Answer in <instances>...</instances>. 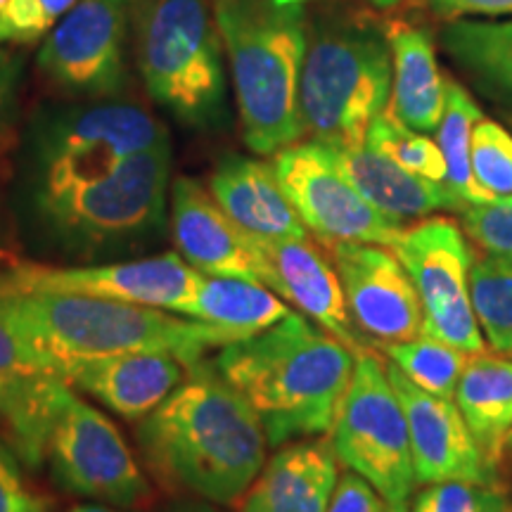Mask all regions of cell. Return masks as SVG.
Wrapping results in <instances>:
<instances>
[{
	"mask_svg": "<svg viewBox=\"0 0 512 512\" xmlns=\"http://www.w3.org/2000/svg\"><path fill=\"white\" fill-rule=\"evenodd\" d=\"M138 441L162 482L211 503L238 501L266 465L268 439L252 403L202 363L143 418Z\"/></svg>",
	"mask_w": 512,
	"mask_h": 512,
	"instance_id": "cell-1",
	"label": "cell"
},
{
	"mask_svg": "<svg viewBox=\"0 0 512 512\" xmlns=\"http://www.w3.org/2000/svg\"><path fill=\"white\" fill-rule=\"evenodd\" d=\"M356 351L304 313L221 349L216 368L252 403L271 446L320 437L335 425Z\"/></svg>",
	"mask_w": 512,
	"mask_h": 512,
	"instance_id": "cell-2",
	"label": "cell"
},
{
	"mask_svg": "<svg viewBox=\"0 0 512 512\" xmlns=\"http://www.w3.org/2000/svg\"><path fill=\"white\" fill-rule=\"evenodd\" d=\"M0 297L31 347L64 380L81 363L150 351L171 354L195 366L207 349L238 342L233 332L152 306L86 294L17 290L3 280Z\"/></svg>",
	"mask_w": 512,
	"mask_h": 512,
	"instance_id": "cell-3",
	"label": "cell"
},
{
	"mask_svg": "<svg viewBox=\"0 0 512 512\" xmlns=\"http://www.w3.org/2000/svg\"><path fill=\"white\" fill-rule=\"evenodd\" d=\"M223 48L238 95L245 143L256 155H275L306 136L302 69L309 48L304 3L216 0Z\"/></svg>",
	"mask_w": 512,
	"mask_h": 512,
	"instance_id": "cell-4",
	"label": "cell"
},
{
	"mask_svg": "<svg viewBox=\"0 0 512 512\" xmlns=\"http://www.w3.org/2000/svg\"><path fill=\"white\" fill-rule=\"evenodd\" d=\"M389 36L366 19H339L309 31L302 69L304 131L316 143L363 145L392 98Z\"/></svg>",
	"mask_w": 512,
	"mask_h": 512,
	"instance_id": "cell-5",
	"label": "cell"
},
{
	"mask_svg": "<svg viewBox=\"0 0 512 512\" xmlns=\"http://www.w3.org/2000/svg\"><path fill=\"white\" fill-rule=\"evenodd\" d=\"M133 24L138 67L152 98L188 124L219 119L223 38L207 0H133Z\"/></svg>",
	"mask_w": 512,
	"mask_h": 512,
	"instance_id": "cell-6",
	"label": "cell"
},
{
	"mask_svg": "<svg viewBox=\"0 0 512 512\" xmlns=\"http://www.w3.org/2000/svg\"><path fill=\"white\" fill-rule=\"evenodd\" d=\"M171 145L128 157L107 176L76 188L36 197L48 228L69 249H93L145 238L162 226Z\"/></svg>",
	"mask_w": 512,
	"mask_h": 512,
	"instance_id": "cell-7",
	"label": "cell"
},
{
	"mask_svg": "<svg viewBox=\"0 0 512 512\" xmlns=\"http://www.w3.org/2000/svg\"><path fill=\"white\" fill-rule=\"evenodd\" d=\"M330 434L339 463L373 484L387 503H408L418 479L406 413L387 363L368 349L356 356L354 377Z\"/></svg>",
	"mask_w": 512,
	"mask_h": 512,
	"instance_id": "cell-8",
	"label": "cell"
},
{
	"mask_svg": "<svg viewBox=\"0 0 512 512\" xmlns=\"http://www.w3.org/2000/svg\"><path fill=\"white\" fill-rule=\"evenodd\" d=\"M169 143V133L133 105L83 107L57 117L41 140L36 197L107 176L124 159Z\"/></svg>",
	"mask_w": 512,
	"mask_h": 512,
	"instance_id": "cell-9",
	"label": "cell"
},
{
	"mask_svg": "<svg viewBox=\"0 0 512 512\" xmlns=\"http://www.w3.org/2000/svg\"><path fill=\"white\" fill-rule=\"evenodd\" d=\"M411 275L422 304V332L463 349L486 351L470 299V271L475 252L463 226L446 216H427L403 228L392 247Z\"/></svg>",
	"mask_w": 512,
	"mask_h": 512,
	"instance_id": "cell-10",
	"label": "cell"
},
{
	"mask_svg": "<svg viewBox=\"0 0 512 512\" xmlns=\"http://www.w3.org/2000/svg\"><path fill=\"white\" fill-rule=\"evenodd\" d=\"M271 164L299 219L325 247L368 242L392 249L401 238L406 226L377 211L339 171L323 143L309 140L283 147Z\"/></svg>",
	"mask_w": 512,
	"mask_h": 512,
	"instance_id": "cell-11",
	"label": "cell"
},
{
	"mask_svg": "<svg viewBox=\"0 0 512 512\" xmlns=\"http://www.w3.org/2000/svg\"><path fill=\"white\" fill-rule=\"evenodd\" d=\"M46 458L57 482L72 494L119 508L150 498V484L114 422L83 401L74 387L62 396Z\"/></svg>",
	"mask_w": 512,
	"mask_h": 512,
	"instance_id": "cell-12",
	"label": "cell"
},
{
	"mask_svg": "<svg viewBox=\"0 0 512 512\" xmlns=\"http://www.w3.org/2000/svg\"><path fill=\"white\" fill-rule=\"evenodd\" d=\"M202 275L181 254H159L136 261L74 268L19 264L0 273V280L17 290L86 294L188 316Z\"/></svg>",
	"mask_w": 512,
	"mask_h": 512,
	"instance_id": "cell-13",
	"label": "cell"
},
{
	"mask_svg": "<svg viewBox=\"0 0 512 512\" xmlns=\"http://www.w3.org/2000/svg\"><path fill=\"white\" fill-rule=\"evenodd\" d=\"M133 0H79L50 31L38 67L57 86L105 95L124 86V43Z\"/></svg>",
	"mask_w": 512,
	"mask_h": 512,
	"instance_id": "cell-14",
	"label": "cell"
},
{
	"mask_svg": "<svg viewBox=\"0 0 512 512\" xmlns=\"http://www.w3.org/2000/svg\"><path fill=\"white\" fill-rule=\"evenodd\" d=\"M332 256L356 330L377 344L422 335V304L394 249L368 242H335Z\"/></svg>",
	"mask_w": 512,
	"mask_h": 512,
	"instance_id": "cell-15",
	"label": "cell"
},
{
	"mask_svg": "<svg viewBox=\"0 0 512 512\" xmlns=\"http://www.w3.org/2000/svg\"><path fill=\"white\" fill-rule=\"evenodd\" d=\"M67 389V380L31 347L0 297V422L31 467L48 456V439Z\"/></svg>",
	"mask_w": 512,
	"mask_h": 512,
	"instance_id": "cell-16",
	"label": "cell"
},
{
	"mask_svg": "<svg viewBox=\"0 0 512 512\" xmlns=\"http://www.w3.org/2000/svg\"><path fill=\"white\" fill-rule=\"evenodd\" d=\"M387 373L406 413L418 484L496 482V465L477 444L458 403L420 389L394 363H387Z\"/></svg>",
	"mask_w": 512,
	"mask_h": 512,
	"instance_id": "cell-17",
	"label": "cell"
},
{
	"mask_svg": "<svg viewBox=\"0 0 512 512\" xmlns=\"http://www.w3.org/2000/svg\"><path fill=\"white\" fill-rule=\"evenodd\" d=\"M171 230L178 252L195 271L249 280L273 290V271L264 249L195 178H178L171 188Z\"/></svg>",
	"mask_w": 512,
	"mask_h": 512,
	"instance_id": "cell-18",
	"label": "cell"
},
{
	"mask_svg": "<svg viewBox=\"0 0 512 512\" xmlns=\"http://www.w3.org/2000/svg\"><path fill=\"white\" fill-rule=\"evenodd\" d=\"M273 271V292L297 306L318 328L347 344L356 354L366 351V339L354 328L347 297L332 256L320 252L311 238L259 242Z\"/></svg>",
	"mask_w": 512,
	"mask_h": 512,
	"instance_id": "cell-19",
	"label": "cell"
},
{
	"mask_svg": "<svg viewBox=\"0 0 512 512\" xmlns=\"http://www.w3.org/2000/svg\"><path fill=\"white\" fill-rule=\"evenodd\" d=\"M330 441H290L268 460L245 491L240 512H328L339 484Z\"/></svg>",
	"mask_w": 512,
	"mask_h": 512,
	"instance_id": "cell-20",
	"label": "cell"
},
{
	"mask_svg": "<svg viewBox=\"0 0 512 512\" xmlns=\"http://www.w3.org/2000/svg\"><path fill=\"white\" fill-rule=\"evenodd\" d=\"M188 363L171 354H126L88 361L67 373L69 387L91 394L126 420H143L188 377Z\"/></svg>",
	"mask_w": 512,
	"mask_h": 512,
	"instance_id": "cell-21",
	"label": "cell"
},
{
	"mask_svg": "<svg viewBox=\"0 0 512 512\" xmlns=\"http://www.w3.org/2000/svg\"><path fill=\"white\" fill-rule=\"evenodd\" d=\"M209 192L256 242L309 238V228L287 200L273 164L230 157L211 174Z\"/></svg>",
	"mask_w": 512,
	"mask_h": 512,
	"instance_id": "cell-22",
	"label": "cell"
},
{
	"mask_svg": "<svg viewBox=\"0 0 512 512\" xmlns=\"http://www.w3.org/2000/svg\"><path fill=\"white\" fill-rule=\"evenodd\" d=\"M325 147L347 181L389 219L403 223L406 219H427L434 211L460 214L465 209L446 183L411 174L366 143Z\"/></svg>",
	"mask_w": 512,
	"mask_h": 512,
	"instance_id": "cell-23",
	"label": "cell"
},
{
	"mask_svg": "<svg viewBox=\"0 0 512 512\" xmlns=\"http://www.w3.org/2000/svg\"><path fill=\"white\" fill-rule=\"evenodd\" d=\"M387 36L394 67L392 98L387 107L415 131L434 133L444 114L446 79L439 69L430 31L394 24Z\"/></svg>",
	"mask_w": 512,
	"mask_h": 512,
	"instance_id": "cell-24",
	"label": "cell"
},
{
	"mask_svg": "<svg viewBox=\"0 0 512 512\" xmlns=\"http://www.w3.org/2000/svg\"><path fill=\"white\" fill-rule=\"evenodd\" d=\"M456 403L486 458L498 465L512 434V356L479 351L467 358Z\"/></svg>",
	"mask_w": 512,
	"mask_h": 512,
	"instance_id": "cell-25",
	"label": "cell"
},
{
	"mask_svg": "<svg viewBox=\"0 0 512 512\" xmlns=\"http://www.w3.org/2000/svg\"><path fill=\"white\" fill-rule=\"evenodd\" d=\"M439 41L479 93L512 110V19H451Z\"/></svg>",
	"mask_w": 512,
	"mask_h": 512,
	"instance_id": "cell-26",
	"label": "cell"
},
{
	"mask_svg": "<svg viewBox=\"0 0 512 512\" xmlns=\"http://www.w3.org/2000/svg\"><path fill=\"white\" fill-rule=\"evenodd\" d=\"M290 306L271 287L240 278L202 275L188 318L233 332L238 339L259 335L278 325Z\"/></svg>",
	"mask_w": 512,
	"mask_h": 512,
	"instance_id": "cell-27",
	"label": "cell"
},
{
	"mask_svg": "<svg viewBox=\"0 0 512 512\" xmlns=\"http://www.w3.org/2000/svg\"><path fill=\"white\" fill-rule=\"evenodd\" d=\"M482 117V107L477 105L463 83L446 79V105L439 128L434 133H437V145L446 162L444 183L463 202V207L491 202L475 183L470 162L472 131H475V124Z\"/></svg>",
	"mask_w": 512,
	"mask_h": 512,
	"instance_id": "cell-28",
	"label": "cell"
},
{
	"mask_svg": "<svg viewBox=\"0 0 512 512\" xmlns=\"http://www.w3.org/2000/svg\"><path fill=\"white\" fill-rule=\"evenodd\" d=\"M470 299L484 342L496 354L512 356V256H475Z\"/></svg>",
	"mask_w": 512,
	"mask_h": 512,
	"instance_id": "cell-29",
	"label": "cell"
},
{
	"mask_svg": "<svg viewBox=\"0 0 512 512\" xmlns=\"http://www.w3.org/2000/svg\"><path fill=\"white\" fill-rule=\"evenodd\" d=\"M382 351L413 384L444 399H456L460 375L470 358L463 349L425 332L406 342L382 344Z\"/></svg>",
	"mask_w": 512,
	"mask_h": 512,
	"instance_id": "cell-30",
	"label": "cell"
},
{
	"mask_svg": "<svg viewBox=\"0 0 512 512\" xmlns=\"http://www.w3.org/2000/svg\"><path fill=\"white\" fill-rule=\"evenodd\" d=\"M366 145L382 152L384 157H389L411 174L430 178V181L437 183L446 181V162L439 145L425 133L403 124L389 107L373 119V124L368 128Z\"/></svg>",
	"mask_w": 512,
	"mask_h": 512,
	"instance_id": "cell-31",
	"label": "cell"
},
{
	"mask_svg": "<svg viewBox=\"0 0 512 512\" xmlns=\"http://www.w3.org/2000/svg\"><path fill=\"white\" fill-rule=\"evenodd\" d=\"M472 176L489 200L512 195V133L482 117L472 131Z\"/></svg>",
	"mask_w": 512,
	"mask_h": 512,
	"instance_id": "cell-32",
	"label": "cell"
},
{
	"mask_svg": "<svg viewBox=\"0 0 512 512\" xmlns=\"http://www.w3.org/2000/svg\"><path fill=\"white\" fill-rule=\"evenodd\" d=\"M411 512H512L510 498L496 482H448L427 484L413 498Z\"/></svg>",
	"mask_w": 512,
	"mask_h": 512,
	"instance_id": "cell-33",
	"label": "cell"
},
{
	"mask_svg": "<svg viewBox=\"0 0 512 512\" xmlns=\"http://www.w3.org/2000/svg\"><path fill=\"white\" fill-rule=\"evenodd\" d=\"M79 0H10L0 10V43L31 46L48 36Z\"/></svg>",
	"mask_w": 512,
	"mask_h": 512,
	"instance_id": "cell-34",
	"label": "cell"
},
{
	"mask_svg": "<svg viewBox=\"0 0 512 512\" xmlns=\"http://www.w3.org/2000/svg\"><path fill=\"white\" fill-rule=\"evenodd\" d=\"M467 240L484 254L512 256V195L460 211Z\"/></svg>",
	"mask_w": 512,
	"mask_h": 512,
	"instance_id": "cell-35",
	"label": "cell"
},
{
	"mask_svg": "<svg viewBox=\"0 0 512 512\" xmlns=\"http://www.w3.org/2000/svg\"><path fill=\"white\" fill-rule=\"evenodd\" d=\"M0 512H48L41 496L24 484L19 467L0 446Z\"/></svg>",
	"mask_w": 512,
	"mask_h": 512,
	"instance_id": "cell-36",
	"label": "cell"
},
{
	"mask_svg": "<svg viewBox=\"0 0 512 512\" xmlns=\"http://www.w3.org/2000/svg\"><path fill=\"white\" fill-rule=\"evenodd\" d=\"M387 505L373 484L349 470L339 477L328 512H387Z\"/></svg>",
	"mask_w": 512,
	"mask_h": 512,
	"instance_id": "cell-37",
	"label": "cell"
},
{
	"mask_svg": "<svg viewBox=\"0 0 512 512\" xmlns=\"http://www.w3.org/2000/svg\"><path fill=\"white\" fill-rule=\"evenodd\" d=\"M432 12L444 19L512 17V0H427Z\"/></svg>",
	"mask_w": 512,
	"mask_h": 512,
	"instance_id": "cell-38",
	"label": "cell"
},
{
	"mask_svg": "<svg viewBox=\"0 0 512 512\" xmlns=\"http://www.w3.org/2000/svg\"><path fill=\"white\" fill-rule=\"evenodd\" d=\"M12 81H15V69H12L8 57L0 55V107L8 100V95L12 91Z\"/></svg>",
	"mask_w": 512,
	"mask_h": 512,
	"instance_id": "cell-39",
	"label": "cell"
},
{
	"mask_svg": "<svg viewBox=\"0 0 512 512\" xmlns=\"http://www.w3.org/2000/svg\"><path fill=\"white\" fill-rule=\"evenodd\" d=\"M171 512H219V510L211 508V505H204V503H181V505H176Z\"/></svg>",
	"mask_w": 512,
	"mask_h": 512,
	"instance_id": "cell-40",
	"label": "cell"
},
{
	"mask_svg": "<svg viewBox=\"0 0 512 512\" xmlns=\"http://www.w3.org/2000/svg\"><path fill=\"white\" fill-rule=\"evenodd\" d=\"M69 512H119V510L100 508V505H76V508L69 510Z\"/></svg>",
	"mask_w": 512,
	"mask_h": 512,
	"instance_id": "cell-41",
	"label": "cell"
},
{
	"mask_svg": "<svg viewBox=\"0 0 512 512\" xmlns=\"http://www.w3.org/2000/svg\"><path fill=\"white\" fill-rule=\"evenodd\" d=\"M370 5H375V8H380V10H389V8H394V5H399L401 0H368Z\"/></svg>",
	"mask_w": 512,
	"mask_h": 512,
	"instance_id": "cell-42",
	"label": "cell"
},
{
	"mask_svg": "<svg viewBox=\"0 0 512 512\" xmlns=\"http://www.w3.org/2000/svg\"><path fill=\"white\" fill-rule=\"evenodd\" d=\"M387 512H411V510H408V503H389Z\"/></svg>",
	"mask_w": 512,
	"mask_h": 512,
	"instance_id": "cell-43",
	"label": "cell"
},
{
	"mask_svg": "<svg viewBox=\"0 0 512 512\" xmlns=\"http://www.w3.org/2000/svg\"><path fill=\"white\" fill-rule=\"evenodd\" d=\"M280 3H306V0H280Z\"/></svg>",
	"mask_w": 512,
	"mask_h": 512,
	"instance_id": "cell-44",
	"label": "cell"
},
{
	"mask_svg": "<svg viewBox=\"0 0 512 512\" xmlns=\"http://www.w3.org/2000/svg\"><path fill=\"white\" fill-rule=\"evenodd\" d=\"M8 3H10V0H0V10H3Z\"/></svg>",
	"mask_w": 512,
	"mask_h": 512,
	"instance_id": "cell-45",
	"label": "cell"
},
{
	"mask_svg": "<svg viewBox=\"0 0 512 512\" xmlns=\"http://www.w3.org/2000/svg\"><path fill=\"white\" fill-rule=\"evenodd\" d=\"M510 126H512V117H510Z\"/></svg>",
	"mask_w": 512,
	"mask_h": 512,
	"instance_id": "cell-46",
	"label": "cell"
},
{
	"mask_svg": "<svg viewBox=\"0 0 512 512\" xmlns=\"http://www.w3.org/2000/svg\"><path fill=\"white\" fill-rule=\"evenodd\" d=\"M510 439H512V434H510Z\"/></svg>",
	"mask_w": 512,
	"mask_h": 512,
	"instance_id": "cell-47",
	"label": "cell"
},
{
	"mask_svg": "<svg viewBox=\"0 0 512 512\" xmlns=\"http://www.w3.org/2000/svg\"><path fill=\"white\" fill-rule=\"evenodd\" d=\"M510 441H512V439H510Z\"/></svg>",
	"mask_w": 512,
	"mask_h": 512,
	"instance_id": "cell-48",
	"label": "cell"
}]
</instances>
